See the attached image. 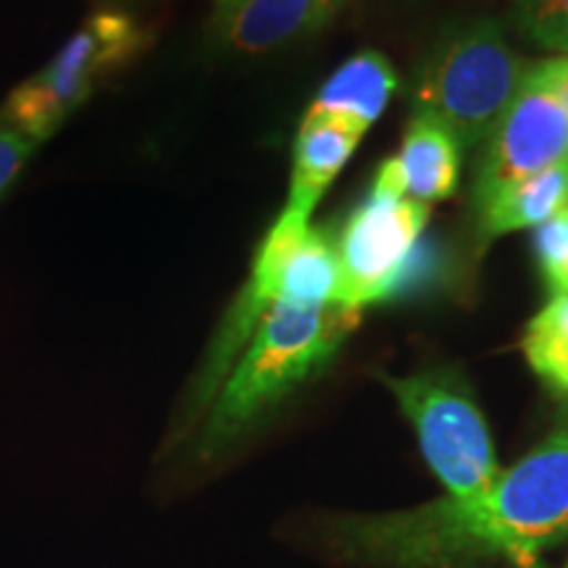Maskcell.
<instances>
[{
	"mask_svg": "<svg viewBox=\"0 0 568 568\" xmlns=\"http://www.w3.org/2000/svg\"><path fill=\"white\" fill-rule=\"evenodd\" d=\"M566 537L568 426L506 468L485 495L337 518L326 527V545L339 558L376 568H474L493 560L535 568Z\"/></svg>",
	"mask_w": 568,
	"mask_h": 568,
	"instance_id": "1",
	"label": "cell"
},
{
	"mask_svg": "<svg viewBox=\"0 0 568 568\" xmlns=\"http://www.w3.org/2000/svg\"><path fill=\"white\" fill-rule=\"evenodd\" d=\"M361 316L364 311L343 303L324 308L274 305L213 397L197 437V456L205 460L219 456L284 397L314 379L332 364Z\"/></svg>",
	"mask_w": 568,
	"mask_h": 568,
	"instance_id": "2",
	"label": "cell"
},
{
	"mask_svg": "<svg viewBox=\"0 0 568 568\" xmlns=\"http://www.w3.org/2000/svg\"><path fill=\"white\" fill-rule=\"evenodd\" d=\"M527 69L495 21H477L445 40L424 63L414 109L443 124L460 148H471L493 134Z\"/></svg>",
	"mask_w": 568,
	"mask_h": 568,
	"instance_id": "3",
	"label": "cell"
},
{
	"mask_svg": "<svg viewBox=\"0 0 568 568\" xmlns=\"http://www.w3.org/2000/svg\"><path fill=\"white\" fill-rule=\"evenodd\" d=\"M142 42L145 32L126 13H92L55 59L21 82L0 105V130L17 132L38 145L45 142L113 69L140 51Z\"/></svg>",
	"mask_w": 568,
	"mask_h": 568,
	"instance_id": "4",
	"label": "cell"
},
{
	"mask_svg": "<svg viewBox=\"0 0 568 568\" xmlns=\"http://www.w3.org/2000/svg\"><path fill=\"white\" fill-rule=\"evenodd\" d=\"M385 385L414 426L426 464L445 485L447 497L471 500L500 479L503 468L485 414L458 376H385Z\"/></svg>",
	"mask_w": 568,
	"mask_h": 568,
	"instance_id": "5",
	"label": "cell"
},
{
	"mask_svg": "<svg viewBox=\"0 0 568 568\" xmlns=\"http://www.w3.org/2000/svg\"><path fill=\"white\" fill-rule=\"evenodd\" d=\"M426 222L429 205L372 184L335 243L339 303L366 311V305L400 295L408 274H416V245Z\"/></svg>",
	"mask_w": 568,
	"mask_h": 568,
	"instance_id": "6",
	"label": "cell"
},
{
	"mask_svg": "<svg viewBox=\"0 0 568 568\" xmlns=\"http://www.w3.org/2000/svg\"><path fill=\"white\" fill-rule=\"evenodd\" d=\"M564 59L539 61L527 69L521 88L500 122L477 174V203L510 182L529 180L568 159V109L558 95Z\"/></svg>",
	"mask_w": 568,
	"mask_h": 568,
	"instance_id": "7",
	"label": "cell"
},
{
	"mask_svg": "<svg viewBox=\"0 0 568 568\" xmlns=\"http://www.w3.org/2000/svg\"><path fill=\"white\" fill-rule=\"evenodd\" d=\"M247 282L268 305L324 308L339 303L335 245L308 224V216L284 211L255 253Z\"/></svg>",
	"mask_w": 568,
	"mask_h": 568,
	"instance_id": "8",
	"label": "cell"
},
{
	"mask_svg": "<svg viewBox=\"0 0 568 568\" xmlns=\"http://www.w3.org/2000/svg\"><path fill=\"white\" fill-rule=\"evenodd\" d=\"M366 132V126L339 113L305 111L293 148V180L284 211L311 216Z\"/></svg>",
	"mask_w": 568,
	"mask_h": 568,
	"instance_id": "9",
	"label": "cell"
},
{
	"mask_svg": "<svg viewBox=\"0 0 568 568\" xmlns=\"http://www.w3.org/2000/svg\"><path fill=\"white\" fill-rule=\"evenodd\" d=\"M395 161L406 197L432 205L456 193L460 145L435 119L414 113Z\"/></svg>",
	"mask_w": 568,
	"mask_h": 568,
	"instance_id": "10",
	"label": "cell"
},
{
	"mask_svg": "<svg viewBox=\"0 0 568 568\" xmlns=\"http://www.w3.org/2000/svg\"><path fill=\"white\" fill-rule=\"evenodd\" d=\"M479 205V226L487 237L518 230H539L568 209V169L566 163L539 172L529 180L510 182Z\"/></svg>",
	"mask_w": 568,
	"mask_h": 568,
	"instance_id": "11",
	"label": "cell"
},
{
	"mask_svg": "<svg viewBox=\"0 0 568 568\" xmlns=\"http://www.w3.org/2000/svg\"><path fill=\"white\" fill-rule=\"evenodd\" d=\"M397 90V74L385 55L364 51L347 59L324 88L316 92L308 111L339 113L361 126H372L387 109L389 98Z\"/></svg>",
	"mask_w": 568,
	"mask_h": 568,
	"instance_id": "12",
	"label": "cell"
},
{
	"mask_svg": "<svg viewBox=\"0 0 568 568\" xmlns=\"http://www.w3.org/2000/svg\"><path fill=\"white\" fill-rule=\"evenodd\" d=\"M318 27V0H245L226 19V40L240 53H264Z\"/></svg>",
	"mask_w": 568,
	"mask_h": 568,
	"instance_id": "13",
	"label": "cell"
},
{
	"mask_svg": "<svg viewBox=\"0 0 568 568\" xmlns=\"http://www.w3.org/2000/svg\"><path fill=\"white\" fill-rule=\"evenodd\" d=\"M524 355L545 385L568 397V293L552 295L524 332Z\"/></svg>",
	"mask_w": 568,
	"mask_h": 568,
	"instance_id": "14",
	"label": "cell"
},
{
	"mask_svg": "<svg viewBox=\"0 0 568 568\" xmlns=\"http://www.w3.org/2000/svg\"><path fill=\"white\" fill-rule=\"evenodd\" d=\"M516 21L529 40L568 59V0H516Z\"/></svg>",
	"mask_w": 568,
	"mask_h": 568,
	"instance_id": "15",
	"label": "cell"
},
{
	"mask_svg": "<svg viewBox=\"0 0 568 568\" xmlns=\"http://www.w3.org/2000/svg\"><path fill=\"white\" fill-rule=\"evenodd\" d=\"M537 261L552 295L568 293V209L539 226Z\"/></svg>",
	"mask_w": 568,
	"mask_h": 568,
	"instance_id": "16",
	"label": "cell"
},
{
	"mask_svg": "<svg viewBox=\"0 0 568 568\" xmlns=\"http://www.w3.org/2000/svg\"><path fill=\"white\" fill-rule=\"evenodd\" d=\"M38 142L21 138L17 132L0 130V195L11 187L21 169L27 166Z\"/></svg>",
	"mask_w": 568,
	"mask_h": 568,
	"instance_id": "17",
	"label": "cell"
},
{
	"mask_svg": "<svg viewBox=\"0 0 568 568\" xmlns=\"http://www.w3.org/2000/svg\"><path fill=\"white\" fill-rule=\"evenodd\" d=\"M558 95L568 109V59L566 55H564V63H560V74H558Z\"/></svg>",
	"mask_w": 568,
	"mask_h": 568,
	"instance_id": "18",
	"label": "cell"
},
{
	"mask_svg": "<svg viewBox=\"0 0 568 568\" xmlns=\"http://www.w3.org/2000/svg\"><path fill=\"white\" fill-rule=\"evenodd\" d=\"M245 0H216V11H219V17L222 19H230L234 11L240 9V6H243Z\"/></svg>",
	"mask_w": 568,
	"mask_h": 568,
	"instance_id": "19",
	"label": "cell"
},
{
	"mask_svg": "<svg viewBox=\"0 0 568 568\" xmlns=\"http://www.w3.org/2000/svg\"><path fill=\"white\" fill-rule=\"evenodd\" d=\"M339 3H343V0H318V24H324V21L335 13Z\"/></svg>",
	"mask_w": 568,
	"mask_h": 568,
	"instance_id": "20",
	"label": "cell"
},
{
	"mask_svg": "<svg viewBox=\"0 0 568 568\" xmlns=\"http://www.w3.org/2000/svg\"><path fill=\"white\" fill-rule=\"evenodd\" d=\"M566 169H568V159H566Z\"/></svg>",
	"mask_w": 568,
	"mask_h": 568,
	"instance_id": "21",
	"label": "cell"
},
{
	"mask_svg": "<svg viewBox=\"0 0 568 568\" xmlns=\"http://www.w3.org/2000/svg\"><path fill=\"white\" fill-rule=\"evenodd\" d=\"M566 568H568V566H566Z\"/></svg>",
	"mask_w": 568,
	"mask_h": 568,
	"instance_id": "22",
	"label": "cell"
}]
</instances>
